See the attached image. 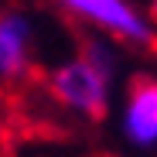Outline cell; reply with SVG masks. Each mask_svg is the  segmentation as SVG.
Listing matches in <instances>:
<instances>
[{"mask_svg": "<svg viewBox=\"0 0 157 157\" xmlns=\"http://www.w3.org/2000/svg\"><path fill=\"white\" fill-rule=\"evenodd\" d=\"M34 41V21L21 10L0 14V78H17L28 68Z\"/></svg>", "mask_w": 157, "mask_h": 157, "instance_id": "obj_4", "label": "cell"}, {"mask_svg": "<svg viewBox=\"0 0 157 157\" xmlns=\"http://www.w3.org/2000/svg\"><path fill=\"white\" fill-rule=\"evenodd\" d=\"M113 68H116V55L106 44L92 41L82 55L55 65L51 92L72 113L89 116V120H102L109 113V99H113Z\"/></svg>", "mask_w": 157, "mask_h": 157, "instance_id": "obj_1", "label": "cell"}, {"mask_svg": "<svg viewBox=\"0 0 157 157\" xmlns=\"http://www.w3.org/2000/svg\"><path fill=\"white\" fill-rule=\"evenodd\" d=\"M120 123H123V137L130 147L154 150V144H157V86H154V78L133 82Z\"/></svg>", "mask_w": 157, "mask_h": 157, "instance_id": "obj_3", "label": "cell"}, {"mask_svg": "<svg viewBox=\"0 0 157 157\" xmlns=\"http://www.w3.org/2000/svg\"><path fill=\"white\" fill-rule=\"evenodd\" d=\"M65 10L102 28V31H109V34H116V38H123V41H137V44L154 41L150 17H144L126 0H65Z\"/></svg>", "mask_w": 157, "mask_h": 157, "instance_id": "obj_2", "label": "cell"}]
</instances>
